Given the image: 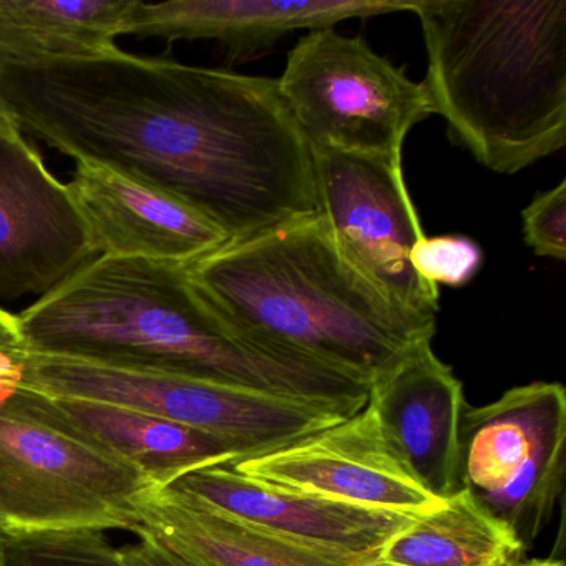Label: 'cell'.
<instances>
[{"label":"cell","instance_id":"6da1fadb","mask_svg":"<svg viewBox=\"0 0 566 566\" xmlns=\"http://www.w3.org/2000/svg\"><path fill=\"white\" fill-rule=\"evenodd\" d=\"M0 115L75 161L174 195L230 243L321 214L311 147L277 78L117 48L0 64Z\"/></svg>","mask_w":566,"mask_h":566},{"label":"cell","instance_id":"7a4b0ae2","mask_svg":"<svg viewBox=\"0 0 566 566\" xmlns=\"http://www.w3.org/2000/svg\"><path fill=\"white\" fill-rule=\"evenodd\" d=\"M28 353L145 367L364 409L369 380L244 333L188 264L95 258L18 314Z\"/></svg>","mask_w":566,"mask_h":566},{"label":"cell","instance_id":"3957f363","mask_svg":"<svg viewBox=\"0 0 566 566\" xmlns=\"http://www.w3.org/2000/svg\"><path fill=\"white\" fill-rule=\"evenodd\" d=\"M427 95L450 137L495 174L566 144V0H416Z\"/></svg>","mask_w":566,"mask_h":566},{"label":"cell","instance_id":"277c9868","mask_svg":"<svg viewBox=\"0 0 566 566\" xmlns=\"http://www.w3.org/2000/svg\"><path fill=\"white\" fill-rule=\"evenodd\" d=\"M201 294L244 333L373 382L436 319L387 300L337 247L321 214L188 264Z\"/></svg>","mask_w":566,"mask_h":566},{"label":"cell","instance_id":"5b68a950","mask_svg":"<svg viewBox=\"0 0 566 566\" xmlns=\"http://www.w3.org/2000/svg\"><path fill=\"white\" fill-rule=\"evenodd\" d=\"M21 359L22 389L140 410L211 433L230 443L241 460L283 449L359 412L340 403L281 396L167 370L28 350Z\"/></svg>","mask_w":566,"mask_h":566},{"label":"cell","instance_id":"8992f818","mask_svg":"<svg viewBox=\"0 0 566 566\" xmlns=\"http://www.w3.org/2000/svg\"><path fill=\"white\" fill-rule=\"evenodd\" d=\"M155 486L138 467L0 390V532L140 530Z\"/></svg>","mask_w":566,"mask_h":566},{"label":"cell","instance_id":"52a82bcc","mask_svg":"<svg viewBox=\"0 0 566 566\" xmlns=\"http://www.w3.org/2000/svg\"><path fill=\"white\" fill-rule=\"evenodd\" d=\"M277 85L310 147L402 160L407 135L433 114L422 82L334 28L297 42Z\"/></svg>","mask_w":566,"mask_h":566},{"label":"cell","instance_id":"ba28073f","mask_svg":"<svg viewBox=\"0 0 566 566\" xmlns=\"http://www.w3.org/2000/svg\"><path fill=\"white\" fill-rule=\"evenodd\" d=\"M460 442L463 489L502 520L523 548L532 546L563 492L565 387L535 380L485 406H467Z\"/></svg>","mask_w":566,"mask_h":566},{"label":"cell","instance_id":"9c48e42d","mask_svg":"<svg viewBox=\"0 0 566 566\" xmlns=\"http://www.w3.org/2000/svg\"><path fill=\"white\" fill-rule=\"evenodd\" d=\"M319 213L344 256L397 307L436 319L439 290L413 270L426 237L402 160L311 147Z\"/></svg>","mask_w":566,"mask_h":566},{"label":"cell","instance_id":"30bf717a","mask_svg":"<svg viewBox=\"0 0 566 566\" xmlns=\"http://www.w3.org/2000/svg\"><path fill=\"white\" fill-rule=\"evenodd\" d=\"M0 115V297L44 296L98 258L67 185Z\"/></svg>","mask_w":566,"mask_h":566},{"label":"cell","instance_id":"8fae6325","mask_svg":"<svg viewBox=\"0 0 566 566\" xmlns=\"http://www.w3.org/2000/svg\"><path fill=\"white\" fill-rule=\"evenodd\" d=\"M231 465L280 489L397 515H420L446 500L417 479L369 403L291 446Z\"/></svg>","mask_w":566,"mask_h":566},{"label":"cell","instance_id":"7c38bea8","mask_svg":"<svg viewBox=\"0 0 566 566\" xmlns=\"http://www.w3.org/2000/svg\"><path fill=\"white\" fill-rule=\"evenodd\" d=\"M67 188L98 256L191 264L230 243L190 205L115 168L78 160Z\"/></svg>","mask_w":566,"mask_h":566},{"label":"cell","instance_id":"4fadbf2b","mask_svg":"<svg viewBox=\"0 0 566 566\" xmlns=\"http://www.w3.org/2000/svg\"><path fill=\"white\" fill-rule=\"evenodd\" d=\"M367 403L430 493L443 500L463 489L460 430L469 403L463 384L433 353L432 340L417 344L377 374Z\"/></svg>","mask_w":566,"mask_h":566},{"label":"cell","instance_id":"5bb4252c","mask_svg":"<svg viewBox=\"0 0 566 566\" xmlns=\"http://www.w3.org/2000/svg\"><path fill=\"white\" fill-rule=\"evenodd\" d=\"M167 486L250 525L354 555H370L412 518L280 489L250 479L233 465L195 470Z\"/></svg>","mask_w":566,"mask_h":566},{"label":"cell","instance_id":"9a60e30c","mask_svg":"<svg viewBox=\"0 0 566 566\" xmlns=\"http://www.w3.org/2000/svg\"><path fill=\"white\" fill-rule=\"evenodd\" d=\"M416 0H138L125 35L214 41L231 57H247L294 31H319L349 19L412 12Z\"/></svg>","mask_w":566,"mask_h":566},{"label":"cell","instance_id":"2e32d148","mask_svg":"<svg viewBox=\"0 0 566 566\" xmlns=\"http://www.w3.org/2000/svg\"><path fill=\"white\" fill-rule=\"evenodd\" d=\"M147 533L197 566H369L370 555L321 548L224 515L168 486H151L137 505Z\"/></svg>","mask_w":566,"mask_h":566},{"label":"cell","instance_id":"e0dca14e","mask_svg":"<svg viewBox=\"0 0 566 566\" xmlns=\"http://www.w3.org/2000/svg\"><path fill=\"white\" fill-rule=\"evenodd\" d=\"M29 407L128 460L155 486H167L195 470L231 465L240 453L218 437L140 410L92 400L61 399L22 389Z\"/></svg>","mask_w":566,"mask_h":566},{"label":"cell","instance_id":"ac0fdd59","mask_svg":"<svg viewBox=\"0 0 566 566\" xmlns=\"http://www.w3.org/2000/svg\"><path fill=\"white\" fill-rule=\"evenodd\" d=\"M523 553L515 533L462 489L400 526L369 566H512Z\"/></svg>","mask_w":566,"mask_h":566},{"label":"cell","instance_id":"d6986e66","mask_svg":"<svg viewBox=\"0 0 566 566\" xmlns=\"http://www.w3.org/2000/svg\"><path fill=\"white\" fill-rule=\"evenodd\" d=\"M138 0H0V64L29 65L97 57L115 39Z\"/></svg>","mask_w":566,"mask_h":566},{"label":"cell","instance_id":"ffe728a7","mask_svg":"<svg viewBox=\"0 0 566 566\" xmlns=\"http://www.w3.org/2000/svg\"><path fill=\"white\" fill-rule=\"evenodd\" d=\"M6 566H125L117 546L97 530L4 535Z\"/></svg>","mask_w":566,"mask_h":566},{"label":"cell","instance_id":"44dd1931","mask_svg":"<svg viewBox=\"0 0 566 566\" xmlns=\"http://www.w3.org/2000/svg\"><path fill=\"white\" fill-rule=\"evenodd\" d=\"M416 273L430 286L462 287L469 284L483 263L482 248L462 234L423 237L410 253Z\"/></svg>","mask_w":566,"mask_h":566},{"label":"cell","instance_id":"7402d4cb","mask_svg":"<svg viewBox=\"0 0 566 566\" xmlns=\"http://www.w3.org/2000/svg\"><path fill=\"white\" fill-rule=\"evenodd\" d=\"M522 218L525 243L536 256L566 260V181L536 195Z\"/></svg>","mask_w":566,"mask_h":566},{"label":"cell","instance_id":"603a6c76","mask_svg":"<svg viewBox=\"0 0 566 566\" xmlns=\"http://www.w3.org/2000/svg\"><path fill=\"white\" fill-rule=\"evenodd\" d=\"M137 536L138 542L118 548L125 566H197L147 533H138Z\"/></svg>","mask_w":566,"mask_h":566},{"label":"cell","instance_id":"cb8c5ba5","mask_svg":"<svg viewBox=\"0 0 566 566\" xmlns=\"http://www.w3.org/2000/svg\"><path fill=\"white\" fill-rule=\"evenodd\" d=\"M25 346L19 317L0 307V353L19 354Z\"/></svg>","mask_w":566,"mask_h":566},{"label":"cell","instance_id":"d4e9b609","mask_svg":"<svg viewBox=\"0 0 566 566\" xmlns=\"http://www.w3.org/2000/svg\"><path fill=\"white\" fill-rule=\"evenodd\" d=\"M24 353V350H22ZM0 353V390L14 389L21 384V354Z\"/></svg>","mask_w":566,"mask_h":566},{"label":"cell","instance_id":"484cf974","mask_svg":"<svg viewBox=\"0 0 566 566\" xmlns=\"http://www.w3.org/2000/svg\"><path fill=\"white\" fill-rule=\"evenodd\" d=\"M512 566H565L559 559H520Z\"/></svg>","mask_w":566,"mask_h":566},{"label":"cell","instance_id":"4316f807","mask_svg":"<svg viewBox=\"0 0 566 566\" xmlns=\"http://www.w3.org/2000/svg\"><path fill=\"white\" fill-rule=\"evenodd\" d=\"M0 566L4 565V533L0 532Z\"/></svg>","mask_w":566,"mask_h":566}]
</instances>
